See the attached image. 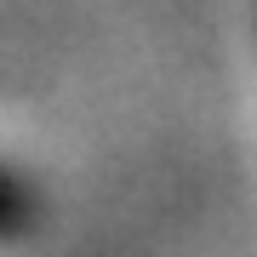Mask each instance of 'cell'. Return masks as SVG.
Instances as JSON below:
<instances>
[{
	"instance_id": "1",
	"label": "cell",
	"mask_w": 257,
	"mask_h": 257,
	"mask_svg": "<svg viewBox=\"0 0 257 257\" xmlns=\"http://www.w3.org/2000/svg\"><path fill=\"white\" fill-rule=\"evenodd\" d=\"M12 206H18V200H12L6 189H0V229H6V223H12Z\"/></svg>"
}]
</instances>
